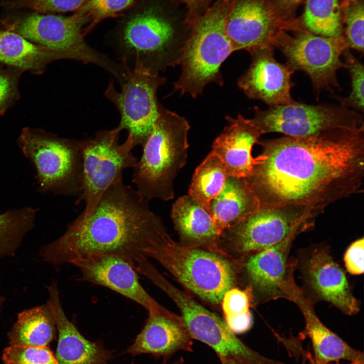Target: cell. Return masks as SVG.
<instances>
[{
    "label": "cell",
    "instance_id": "obj_7",
    "mask_svg": "<svg viewBox=\"0 0 364 364\" xmlns=\"http://www.w3.org/2000/svg\"><path fill=\"white\" fill-rule=\"evenodd\" d=\"M17 143L34 168L40 193L79 195L82 160L78 140L61 138L43 129L25 127Z\"/></svg>",
    "mask_w": 364,
    "mask_h": 364
},
{
    "label": "cell",
    "instance_id": "obj_43",
    "mask_svg": "<svg viewBox=\"0 0 364 364\" xmlns=\"http://www.w3.org/2000/svg\"><path fill=\"white\" fill-rule=\"evenodd\" d=\"M329 364H332L331 363H330ZM336 364H339L338 363H337ZM350 364H363V361H352Z\"/></svg>",
    "mask_w": 364,
    "mask_h": 364
},
{
    "label": "cell",
    "instance_id": "obj_29",
    "mask_svg": "<svg viewBox=\"0 0 364 364\" xmlns=\"http://www.w3.org/2000/svg\"><path fill=\"white\" fill-rule=\"evenodd\" d=\"M38 209L31 206L12 208L0 214V259L15 255L35 225Z\"/></svg>",
    "mask_w": 364,
    "mask_h": 364
},
{
    "label": "cell",
    "instance_id": "obj_1",
    "mask_svg": "<svg viewBox=\"0 0 364 364\" xmlns=\"http://www.w3.org/2000/svg\"><path fill=\"white\" fill-rule=\"evenodd\" d=\"M262 150L245 178L260 208L291 206L314 216L360 193L364 177V127L259 141Z\"/></svg>",
    "mask_w": 364,
    "mask_h": 364
},
{
    "label": "cell",
    "instance_id": "obj_34",
    "mask_svg": "<svg viewBox=\"0 0 364 364\" xmlns=\"http://www.w3.org/2000/svg\"><path fill=\"white\" fill-rule=\"evenodd\" d=\"M5 364H59L48 347L10 345L3 352Z\"/></svg>",
    "mask_w": 364,
    "mask_h": 364
},
{
    "label": "cell",
    "instance_id": "obj_6",
    "mask_svg": "<svg viewBox=\"0 0 364 364\" xmlns=\"http://www.w3.org/2000/svg\"><path fill=\"white\" fill-rule=\"evenodd\" d=\"M145 253L191 291L212 304L221 303L224 294L235 283V273L228 260L213 252L176 242L167 232Z\"/></svg>",
    "mask_w": 364,
    "mask_h": 364
},
{
    "label": "cell",
    "instance_id": "obj_18",
    "mask_svg": "<svg viewBox=\"0 0 364 364\" xmlns=\"http://www.w3.org/2000/svg\"><path fill=\"white\" fill-rule=\"evenodd\" d=\"M273 50L264 48L250 53L251 63L238 81L249 98L260 100L269 107L294 101L291 95L294 72L276 60Z\"/></svg>",
    "mask_w": 364,
    "mask_h": 364
},
{
    "label": "cell",
    "instance_id": "obj_28",
    "mask_svg": "<svg viewBox=\"0 0 364 364\" xmlns=\"http://www.w3.org/2000/svg\"><path fill=\"white\" fill-rule=\"evenodd\" d=\"M229 176L222 160L212 151L196 169L189 195L208 210L211 201L223 190Z\"/></svg>",
    "mask_w": 364,
    "mask_h": 364
},
{
    "label": "cell",
    "instance_id": "obj_10",
    "mask_svg": "<svg viewBox=\"0 0 364 364\" xmlns=\"http://www.w3.org/2000/svg\"><path fill=\"white\" fill-rule=\"evenodd\" d=\"M251 119L263 134L278 132L301 138L329 130L364 127L362 116L341 105H309L296 102L261 110L255 107Z\"/></svg>",
    "mask_w": 364,
    "mask_h": 364
},
{
    "label": "cell",
    "instance_id": "obj_15",
    "mask_svg": "<svg viewBox=\"0 0 364 364\" xmlns=\"http://www.w3.org/2000/svg\"><path fill=\"white\" fill-rule=\"evenodd\" d=\"M301 233L295 232L277 245L248 254L245 270L253 302L280 299L294 302L302 293L294 279L297 259L290 255L294 241Z\"/></svg>",
    "mask_w": 364,
    "mask_h": 364
},
{
    "label": "cell",
    "instance_id": "obj_42",
    "mask_svg": "<svg viewBox=\"0 0 364 364\" xmlns=\"http://www.w3.org/2000/svg\"><path fill=\"white\" fill-rule=\"evenodd\" d=\"M183 359L182 358H181L179 360L177 361L176 362L173 363H169L167 362V360H164V361L161 364H181L183 363Z\"/></svg>",
    "mask_w": 364,
    "mask_h": 364
},
{
    "label": "cell",
    "instance_id": "obj_23",
    "mask_svg": "<svg viewBox=\"0 0 364 364\" xmlns=\"http://www.w3.org/2000/svg\"><path fill=\"white\" fill-rule=\"evenodd\" d=\"M304 319V334L311 340L314 352L313 364H329L344 359L363 361V352L350 347L321 322L314 310L315 304L303 292L294 301Z\"/></svg>",
    "mask_w": 364,
    "mask_h": 364
},
{
    "label": "cell",
    "instance_id": "obj_22",
    "mask_svg": "<svg viewBox=\"0 0 364 364\" xmlns=\"http://www.w3.org/2000/svg\"><path fill=\"white\" fill-rule=\"evenodd\" d=\"M226 119L229 124L215 140L212 151L222 160L229 176L246 178L256 163L252 155L253 147L262 133L251 119L240 114L235 119Z\"/></svg>",
    "mask_w": 364,
    "mask_h": 364
},
{
    "label": "cell",
    "instance_id": "obj_9",
    "mask_svg": "<svg viewBox=\"0 0 364 364\" xmlns=\"http://www.w3.org/2000/svg\"><path fill=\"white\" fill-rule=\"evenodd\" d=\"M84 27L82 18L75 12L68 16L33 14L9 29L33 43L60 53L64 59L96 65L110 73L122 85L127 77L124 67L85 42Z\"/></svg>",
    "mask_w": 364,
    "mask_h": 364
},
{
    "label": "cell",
    "instance_id": "obj_21",
    "mask_svg": "<svg viewBox=\"0 0 364 364\" xmlns=\"http://www.w3.org/2000/svg\"><path fill=\"white\" fill-rule=\"evenodd\" d=\"M47 303L52 309L58 332L56 358L59 364H108L113 351L107 349L101 341H90L84 338L68 319L60 299L57 284L48 287Z\"/></svg>",
    "mask_w": 364,
    "mask_h": 364
},
{
    "label": "cell",
    "instance_id": "obj_40",
    "mask_svg": "<svg viewBox=\"0 0 364 364\" xmlns=\"http://www.w3.org/2000/svg\"><path fill=\"white\" fill-rule=\"evenodd\" d=\"M302 0H276V5L282 11L290 9L299 4Z\"/></svg>",
    "mask_w": 364,
    "mask_h": 364
},
{
    "label": "cell",
    "instance_id": "obj_27",
    "mask_svg": "<svg viewBox=\"0 0 364 364\" xmlns=\"http://www.w3.org/2000/svg\"><path fill=\"white\" fill-rule=\"evenodd\" d=\"M56 330L54 313L46 303L19 312L8 334L9 339L11 345L48 346Z\"/></svg>",
    "mask_w": 364,
    "mask_h": 364
},
{
    "label": "cell",
    "instance_id": "obj_17",
    "mask_svg": "<svg viewBox=\"0 0 364 364\" xmlns=\"http://www.w3.org/2000/svg\"><path fill=\"white\" fill-rule=\"evenodd\" d=\"M315 217L295 207L260 208L228 230L239 250L249 254L277 245L295 232L307 231Z\"/></svg>",
    "mask_w": 364,
    "mask_h": 364
},
{
    "label": "cell",
    "instance_id": "obj_4",
    "mask_svg": "<svg viewBox=\"0 0 364 364\" xmlns=\"http://www.w3.org/2000/svg\"><path fill=\"white\" fill-rule=\"evenodd\" d=\"M231 0H217L191 24L179 65L181 71L174 88L193 98L208 84L222 85L223 62L235 50L226 34L225 23Z\"/></svg>",
    "mask_w": 364,
    "mask_h": 364
},
{
    "label": "cell",
    "instance_id": "obj_30",
    "mask_svg": "<svg viewBox=\"0 0 364 364\" xmlns=\"http://www.w3.org/2000/svg\"><path fill=\"white\" fill-rule=\"evenodd\" d=\"M303 17L308 32L327 37L343 35L338 0H307Z\"/></svg>",
    "mask_w": 364,
    "mask_h": 364
},
{
    "label": "cell",
    "instance_id": "obj_31",
    "mask_svg": "<svg viewBox=\"0 0 364 364\" xmlns=\"http://www.w3.org/2000/svg\"><path fill=\"white\" fill-rule=\"evenodd\" d=\"M253 303L251 289L244 290L231 288L223 295L221 301L225 324L235 334L248 331L253 324L252 315L249 310Z\"/></svg>",
    "mask_w": 364,
    "mask_h": 364
},
{
    "label": "cell",
    "instance_id": "obj_14",
    "mask_svg": "<svg viewBox=\"0 0 364 364\" xmlns=\"http://www.w3.org/2000/svg\"><path fill=\"white\" fill-rule=\"evenodd\" d=\"M225 29L235 51L274 48L277 36L298 27L271 0H231Z\"/></svg>",
    "mask_w": 364,
    "mask_h": 364
},
{
    "label": "cell",
    "instance_id": "obj_13",
    "mask_svg": "<svg viewBox=\"0 0 364 364\" xmlns=\"http://www.w3.org/2000/svg\"><path fill=\"white\" fill-rule=\"evenodd\" d=\"M127 79L117 90L111 81L104 95L119 111L118 127L126 130L134 146H143L153 129L160 105L157 91L166 79L159 74L135 70L126 71Z\"/></svg>",
    "mask_w": 364,
    "mask_h": 364
},
{
    "label": "cell",
    "instance_id": "obj_32",
    "mask_svg": "<svg viewBox=\"0 0 364 364\" xmlns=\"http://www.w3.org/2000/svg\"><path fill=\"white\" fill-rule=\"evenodd\" d=\"M136 0H88L75 12L85 23L83 35L105 19L114 17L130 7Z\"/></svg>",
    "mask_w": 364,
    "mask_h": 364
},
{
    "label": "cell",
    "instance_id": "obj_20",
    "mask_svg": "<svg viewBox=\"0 0 364 364\" xmlns=\"http://www.w3.org/2000/svg\"><path fill=\"white\" fill-rule=\"evenodd\" d=\"M193 339L181 317L166 309L151 312L141 332L124 353L133 356L150 354L167 360L179 351H193Z\"/></svg>",
    "mask_w": 364,
    "mask_h": 364
},
{
    "label": "cell",
    "instance_id": "obj_24",
    "mask_svg": "<svg viewBox=\"0 0 364 364\" xmlns=\"http://www.w3.org/2000/svg\"><path fill=\"white\" fill-rule=\"evenodd\" d=\"M260 208V203L245 178L229 176L221 192L210 202L209 211L223 232Z\"/></svg>",
    "mask_w": 364,
    "mask_h": 364
},
{
    "label": "cell",
    "instance_id": "obj_16",
    "mask_svg": "<svg viewBox=\"0 0 364 364\" xmlns=\"http://www.w3.org/2000/svg\"><path fill=\"white\" fill-rule=\"evenodd\" d=\"M175 303L193 339L210 347L221 364H287L268 358L252 350L217 315L189 295L179 296Z\"/></svg>",
    "mask_w": 364,
    "mask_h": 364
},
{
    "label": "cell",
    "instance_id": "obj_12",
    "mask_svg": "<svg viewBox=\"0 0 364 364\" xmlns=\"http://www.w3.org/2000/svg\"><path fill=\"white\" fill-rule=\"evenodd\" d=\"M297 269L305 297L315 304L327 302L343 313L352 315L360 311L345 271L334 259L328 245H311L298 251Z\"/></svg>",
    "mask_w": 364,
    "mask_h": 364
},
{
    "label": "cell",
    "instance_id": "obj_39",
    "mask_svg": "<svg viewBox=\"0 0 364 364\" xmlns=\"http://www.w3.org/2000/svg\"><path fill=\"white\" fill-rule=\"evenodd\" d=\"M186 5L188 9L186 22L191 25L193 21L203 13L212 0H177Z\"/></svg>",
    "mask_w": 364,
    "mask_h": 364
},
{
    "label": "cell",
    "instance_id": "obj_37",
    "mask_svg": "<svg viewBox=\"0 0 364 364\" xmlns=\"http://www.w3.org/2000/svg\"><path fill=\"white\" fill-rule=\"evenodd\" d=\"M24 72L19 68L0 63V116L20 98L19 82Z\"/></svg>",
    "mask_w": 364,
    "mask_h": 364
},
{
    "label": "cell",
    "instance_id": "obj_35",
    "mask_svg": "<svg viewBox=\"0 0 364 364\" xmlns=\"http://www.w3.org/2000/svg\"><path fill=\"white\" fill-rule=\"evenodd\" d=\"M363 3L357 1L344 8L346 28L344 36L349 49L363 53Z\"/></svg>",
    "mask_w": 364,
    "mask_h": 364
},
{
    "label": "cell",
    "instance_id": "obj_38",
    "mask_svg": "<svg viewBox=\"0 0 364 364\" xmlns=\"http://www.w3.org/2000/svg\"><path fill=\"white\" fill-rule=\"evenodd\" d=\"M363 238H359L350 244L344 253V266L351 275H360L363 272Z\"/></svg>",
    "mask_w": 364,
    "mask_h": 364
},
{
    "label": "cell",
    "instance_id": "obj_25",
    "mask_svg": "<svg viewBox=\"0 0 364 364\" xmlns=\"http://www.w3.org/2000/svg\"><path fill=\"white\" fill-rule=\"evenodd\" d=\"M64 59L59 53L33 43L8 28L0 29V63L40 75L51 63Z\"/></svg>",
    "mask_w": 364,
    "mask_h": 364
},
{
    "label": "cell",
    "instance_id": "obj_44",
    "mask_svg": "<svg viewBox=\"0 0 364 364\" xmlns=\"http://www.w3.org/2000/svg\"><path fill=\"white\" fill-rule=\"evenodd\" d=\"M4 301V298L2 297H0V307L1 306L2 304H3V302Z\"/></svg>",
    "mask_w": 364,
    "mask_h": 364
},
{
    "label": "cell",
    "instance_id": "obj_19",
    "mask_svg": "<svg viewBox=\"0 0 364 364\" xmlns=\"http://www.w3.org/2000/svg\"><path fill=\"white\" fill-rule=\"evenodd\" d=\"M74 265L79 269L81 280L109 288L140 304L148 313L165 309L142 286L133 266L120 257L99 256Z\"/></svg>",
    "mask_w": 364,
    "mask_h": 364
},
{
    "label": "cell",
    "instance_id": "obj_2",
    "mask_svg": "<svg viewBox=\"0 0 364 364\" xmlns=\"http://www.w3.org/2000/svg\"><path fill=\"white\" fill-rule=\"evenodd\" d=\"M149 201L123 179L115 182L91 214L78 215L63 235L42 248L41 256L57 266L112 255L136 270L148 258L145 250L167 232L160 217L151 210Z\"/></svg>",
    "mask_w": 364,
    "mask_h": 364
},
{
    "label": "cell",
    "instance_id": "obj_8",
    "mask_svg": "<svg viewBox=\"0 0 364 364\" xmlns=\"http://www.w3.org/2000/svg\"><path fill=\"white\" fill-rule=\"evenodd\" d=\"M121 131L117 126L100 130L92 138L78 140L82 176L81 192L75 204H85L81 217L90 215L109 187L123 179L124 170L133 168L138 162L132 152L134 146L131 138L127 135L124 143H119Z\"/></svg>",
    "mask_w": 364,
    "mask_h": 364
},
{
    "label": "cell",
    "instance_id": "obj_36",
    "mask_svg": "<svg viewBox=\"0 0 364 364\" xmlns=\"http://www.w3.org/2000/svg\"><path fill=\"white\" fill-rule=\"evenodd\" d=\"M88 0H12L1 3L7 9H29L37 12L53 13L75 12Z\"/></svg>",
    "mask_w": 364,
    "mask_h": 364
},
{
    "label": "cell",
    "instance_id": "obj_41",
    "mask_svg": "<svg viewBox=\"0 0 364 364\" xmlns=\"http://www.w3.org/2000/svg\"><path fill=\"white\" fill-rule=\"evenodd\" d=\"M357 1L358 0H342L340 7L341 8L344 9Z\"/></svg>",
    "mask_w": 364,
    "mask_h": 364
},
{
    "label": "cell",
    "instance_id": "obj_11",
    "mask_svg": "<svg viewBox=\"0 0 364 364\" xmlns=\"http://www.w3.org/2000/svg\"><path fill=\"white\" fill-rule=\"evenodd\" d=\"M275 47L286 59V65L294 72L302 71L309 77L314 90L320 93L340 88L337 72L345 68L341 56L349 49L344 36L327 37L300 30L294 36L285 31L277 37Z\"/></svg>",
    "mask_w": 364,
    "mask_h": 364
},
{
    "label": "cell",
    "instance_id": "obj_3",
    "mask_svg": "<svg viewBox=\"0 0 364 364\" xmlns=\"http://www.w3.org/2000/svg\"><path fill=\"white\" fill-rule=\"evenodd\" d=\"M190 128L185 118L160 106L142 156L133 168L132 181L143 198L149 201L173 198L174 179L186 162Z\"/></svg>",
    "mask_w": 364,
    "mask_h": 364
},
{
    "label": "cell",
    "instance_id": "obj_33",
    "mask_svg": "<svg viewBox=\"0 0 364 364\" xmlns=\"http://www.w3.org/2000/svg\"><path fill=\"white\" fill-rule=\"evenodd\" d=\"M344 57L345 68L349 72L351 79V92L346 97H337L340 105L355 111L363 112L364 68L363 64L350 52L346 50Z\"/></svg>",
    "mask_w": 364,
    "mask_h": 364
},
{
    "label": "cell",
    "instance_id": "obj_5",
    "mask_svg": "<svg viewBox=\"0 0 364 364\" xmlns=\"http://www.w3.org/2000/svg\"><path fill=\"white\" fill-rule=\"evenodd\" d=\"M170 22L155 8L140 7L124 19L115 33L114 47L125 71L153 74L179 65L183 47L176 45Z\"/></svg>",
    "mask_w": 364,
    "mask_h": 364
},
{
    "label": "cell",
    "instance_id": "obj_26",
    "mask_svg": "<svg viewBox=\"0 0 364 364\" xmlns=\"http://www.w3.org/2000/svg\"><path fill=\"white\" fill-rule=\"evenodd\" d=\"M171 216L181 239L189 242H212L223 233L209 211L189 195L183 196L175 201Z\"/></svg>",
    "mask_w": 364,
    "mask_h": 364
}]
</instances>
